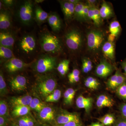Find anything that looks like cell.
Wrapping results in <instances>:
<instances>
[{
	"mask_svg": "<svg viewBox=\"0 0 126 126\" xmlns=\"http://www.w3.org/2000/svg\"><path fill=\"white\" fill-rule=\"evenodd\" d=\"M114 126H126V118L121 117L116 120Z\"/></svg>",
	"mask_w": 126,
	"mask_h": 126,
	"instance_id": "42",
	"label": "cell"
},
{
	"mask_svg": "<svg viewBox=\"0 0 126 126\" xmlns=\"http://www.w3.org/2000/svg\"><path fill=\"white\" fill-rule=\"evenodd\" d=\"M86 4L81 1L75 5L74 18L77 20L82 21V15Z\"/></svg>",
	"mask_w": 126,
	"mask_h": 126,
	"instance_id": "31",
	"label": "cell"
},
{
	"mask_svg": "<svg viewBox=\"0 0 126 126\" xmlns=\"http://www.w3.org/2000/svg\"><path fill=\"white\" fill-rule=\"evenodd\" d=\"M116 94L119 98L126 102V81L115 90Z\"/></svg>",
	"mask_w": 126,
	"mask_h": 126,
	"instance_id": "37",
	"label": "cell"
},
{
	"mask_svg": "<svg viewBox=\"0 0 126 126\" xmlns=\"http://www.w3.org/2000/svg\"><path fill=\"white\" fill-rule=\"evenodd\" d=\"M105 35L102 31L97 30L90 31L87 35L88 48L92 52L97 53L101 49L105 42Z\"/></svg>",
	"mask_w": 126,
	"mask_h": 126,
	"instance_id": "2",
	"label": "cell"
},
{
	"mask_svg": "<svg viewBox=\"0 0 126 126\" xmlns=\"http://www.w3.org/2000/svg\"><path fill=\"white\" fill-rule=\"evenodd\" d=\"M44 0H36L35 1L37 3H39L44 2Z\"/></svg>",
	"mask_w": 126,
	"mask_h": 126,
	"instance_id": "52",
	"label": "cell"
},
{
	"mask_svg": "<svg viewBox=\"0 0 126 126\" xmlns=\"http://www.w3.org/2000/svg\"><path fill=\"white\" fill-rule=\"evenodd\" d=\"M12 126H19L18 124H16L15 123H13L12 124Z\"/></svg>",
	"mask_w": 126,
	"mask_h": 126,
	"instance_id": "53",
	"label": "cell"
},
{
	"mask_svg": "<svg viewBox=\"0 0 126 126\" xmlns=\"http://www.w3.org/2000/svg\"><path fill=\"white\" fill-rule=\"evenodd\" d=\"M34 16L36 21L39 23H42L47 20L49 15L42 8L37 6L34 10Z\"/></svg>",
	"mask_w": 126,
	"mask_h": 126,
	"instance_id": "25",
	"label": "cell"
},
{
	"mask_svg": "<svg viewBox=\"0 0 126 126\" xmlns=\"http://www.w3.org/2000/svg\"><path fill=\"white\" fill-rule=\"evenodd\" d=\"M0 57L1 58L9 60L14 58L13 52L11 48L0 46Z\"/></svg>",
	"mask_w": 126,
	"mask_h": 126,
	"instance_id": "32",
	"label": "cell"
},
{
	"mask_svg": "<svg viewBox=\"0 0 126 126\" xmlns=\"http://www.w3.org/2000/svg\"><path fill=\"white\" fill-rule=\"evenodd\" d=\"M56 86V81L54 79L45 77L39 81L36 89L39 94L45 99L55 90Z\"/></svg>",
	"mask_w": 126,
	"mask_h": 126,
	"instance_id": "5",
	"label": "cell"
},
{
	"mask_svg": "<svg viewBox=\"0 0 126 126\" xmlns=\"http://www.w3.org/2000/svg\"><path fill=\"white\" fill-rule=\"evenodd\" d=\"M64 40L68 48L74 51L80 49L83 42L82 34L76 29L68 31L65 34Z\"/></svg>",
	"mask_w": 126,
	"mask_h": 126,
	"instance_id": "3",
	"label": "cell"
},
{
	"mask_svg": "<svg viewBox=\"0 0 126 126\" xmlns=\"http://www.w3.org/2000/svg\"><path fill=\"white\" fill-rule=\"evenodd\" d=\"M9 107L7 103L4 100H1L0 101V116L9 117Z\"/></svg>",
	"mask_w": 126,
	"mask_h": 126,
	"instance_id": "38",
	"label": "cell"
},
{
	"mask_svg": "<svg viewBox=\"0 0 126 126\" xmlns=\"http://www.w3.org/2000/svg\"><path fill=\"white\" fill-rule=\"evenodd\" d=\"M29 106L31 109L35 110L38 113L40 112L45 106V104L43 102L36 98H32Z\"/></svg>",
	"mask_w": 126,
	"mask_h": 126,
	"instance_id": "30",
	"label": "cell"
},
{
	"mask_svg": "<svg viewBox=\"0 0 126 126\" xmlns=\"http://www.w3.org/2000/svg\"><path fill=\"white\" fill-rule=\"evenodd\" d=\"M27 65V64L19 59L13 58L6 63L5 67L10 73H14L21 70Z\"/></svg>",
	"mask_w": 126,
	"mask_h": 126,
	"instance_id": "12",
	"label": "cell"
},
{
	"mask_svg": "<svg viewBox=\"0 0 126 126\" xmlns=\"http://www.w3.org/2000/svg\"><path fill=\"white\" fill-rule=\"evenodd\" d=\"M116 36L115 35H113L112 34H110L109 35L108 38V41L109 42H112L113 43V41L115 40V38H116Z\"/></svg>",
	"mask_w": 126,
	"mask_h": 126,
	"instance_id": "48",
	"label": "cell"
},
{
	"mask_svg": "<svg viewBox=\"0 0 126 126\" xmlns=\"http://www.w3.org/2000/svg\"><path fill=\"white\" fill-rule=\"evenodd\" d=\"M98 120L105 126H111L114 124L116 121L115 116L111 113L106 114L103 116L98 118Z\"/></svg>",
	"mask_w": 126,
	"mask_h": 126,
	"instance_id": "28",
	"label": "cell"
},
{
	"mask_svg": "<svg viewBox=\"0 0 126 126\" xmlns=\"http://www.w3.org/2000/svg\"><path fill=\"white\" fill-rule=\"evenodd\" d=\"M76 92L77 90L72 88H69L65 90L63 94L64 102L65 104L68 106L72 105Z\"/></svg>",
	"mask_w": 126,
	"mask_h": 126,
	"instance_id": "26",
	"label": "cell"
},
{
	"mask_svg": "<svg viewBox=\"0 0 126 126\" xmlns=\"http://www.w3.org/2000/svg\"><path fill=\"white\" fill-rule=\"evenodd\" d=\"M32 98V97L29 95L13 97L11 99L10 103L14 107L16 106H29Z\"/></svg>",
	"mask_w": 126,
	"mask_h": 126,
	"instance_id": "20",
	"label": "cell"
},
{
	"mask_svg": "<svg viewBox=\"0 0 126 126\" xmlns=\"http://www.w3.org/2000/svg\"><path fill=\"white\" fill-rule=\"evenodd\" d=\"M122 68L124 70V74L126 76V58L121 63Z\"/></svg>",
	"mask_w": 126,
	"mask_h": 126,
	"instance_id": "47",
	"label": "cell"
},
{
	"mask_svg": "<svg viewBox=\"0 0 126 126\" xmlns=\"http://www.w3.org/2000/svg\"><path fill=\"white\" fill-rule=\"evenodd\" d=\"M47 21L53 31L57 32L61 29L62 23L58 14L55 13L50 14Z\"/></svg>",
	"mask_w": 126,
	"mask_h": 126,
	"instance_id": "17",
	"label": "cell"
},
{
	"mask_svg": "<svg viewBox=\"0 0 126 126\" xmlns=\"http://www.w3.org/2000/svg\"><path fill=\"white\" fill-rule=\"evenodd\" d=\"M126 81V76L120 69H117L115 74L108 79L106 83L107 87L112 90H116Z\"/></svg>",
	"mask_w": 126,
	"mask_h": 126,
	"instance_id": "10",
	"label": "cell"
},
{
	"mask_svg": "<svg viewBox=\"0 0 126 126\" xmlns=\"http://www.w3.org/2000/svg\"><path fill=\"white\" fill-rule=\"evenodd\" d=\"M2 2L8 6H11L14 4V1L12 0H5L2 1Z\"/></svg>",
	"mask_w": 126,
	"mask_h": 126,
	"instance_id": "46",
	"label": "cell"
},
{
	"mask_svg": "<svg viewBox=\"0 0 126 126\" xmlns=\"http://www.w3.org/2000/svg\"><path fill=\"white\" fill-rule=\"evenodd\" d=\"M96 106L99 109L104 108H111L114 104L113 99L106 94H101L97 98Z\"/></svg>",
	"mask_w": 126,
	"mask_h": 126,
	"instance_id": "16",
	"label": "cell"
},
{
	"mask_svg": "<svg viewBox=\"0 0 126 126\" xmlns=\"http://www.w3.org/2000/svg\"><path fill=\"white\" fill-rule=\"evenodd\" d=\"M9 123L8 118L0 116V126H7Z\"/></svg>",
	"mask_w": 126,
	"mask_h": 126,
	"instance_id": "44",
	"label": "cell"
},
{
	"mask_svg": "<svg viewBox=\"0 0 126 126\" xmlns=\"http://www.w3.org/2000/svg\"><path fill=\"white\" fill-rule=\"evenodd\" d=\"M52 126H83L81 122H72L66 124H62V125H55Z\"/></svg>",
	"mask_w": 126,
	"mask_h": 126,
	"instance_id": "43",
	"label": "cell"
},
{
	"mask_svg": "<svg viewBox=\"0 0 126 126\" xmlns=\"http://www.w3.org/2000/svg\"><path fill=\"white\" fill-rule=\"evenodd\" d=\"M61 96V92L59 89H55L53 93L46 97L45 101L47 102H54L58 101Z\"/></svg>",
	"mask_w": 126,
	"mask_h": 126,
	"instance_id": "34",
	"label": "cell"
},
{
	"mask_svg": "<svg viewBox=\"0 0 126 126\" xmlns=\"http://www.w3.org/2000/svg\"><path fill=\"white\" fill-rule=\"evenodd\" d=\"M31 108L29 106H16L14 107L12 114L15 117H20L27 115Z\"/></svg>",
	"mask_w": 126,
	"mask_h": 126,
	"instance_id": "24",
	"label": "cell"
},
{
	"mask_svg": "<svg viewBox=\"0 0 126 126\" xmlns=\"http://www.w3.org/2000/svg\"><path fill=\"white\" fill-rule=\"evenodd\" d=\"M19 47L21 52L29 54L34 51L36 47V40L33 36L27 35L22 37L19 43Z\"/></svg>",
	"mask_w": 126,
	"mask_h": 126,
	"instance_id": "8",
	"label": "cell"
},
{
	"mask_svg": "<svg viewBox=\"0 0 126 126\" xmlns=\"http://www.w3.org/2000/svg\"><path fill=\"white\" fill-rule=\"evenodd\" d=\"M56 58L54 56L50 55L42 56L36 62L35 69L40 73L50 72L56 66Z\"/></svg>",
	"mask_w": 126,
	"mask_h": 126,
	"instance_id": "6",
	"label": "cell"
},
{
	"mask_svg": "<svg viewBox=\"0 0 126 126\" xmlns=\"http://www.w3.org/2000/svg\"><path fill=\"white\" fill-rule=\"evenodd\" d=\"M61 10L65 19L69 20L74 17L75 5L68 0L60 1Z\"/></svg>",
	"mask_w": 126,
	"mask_h": 126,
	"instance_id": "15",
	"label": "cell"
},
{
	"mask_svg": "<svg viewBox=\"0 0 126 126\" xmlns=\"http://www.w3.org/2000/svg\"><path fill=\"white\" fill-rule=\"evenodd\" d=\"M80 73L77 69H75L68 76L69 82L70 83H74L78 82L80 79Z\"/></svg>",
	"mask_w": 126,
	"mask_h": 126,
	"instance_id": "36",
	"label": "cell"
},
{
	"mask_svg": "<svg viewBox=\"0 0 126 126\" xmlns=\"http://www.w3.org/2000/svg\"><path fill=\"white\" fill-rule=\"evenodd\" d=\"M84 84L86 87L94 90L98 89L100 83L96 79L93 77H89L84 80Z\"/></svg>",
	"mask_w": 126,
	"mask_h": 126,
	"instance_id": "27",
	"label": "cell"
},
{
	"mask_svg": "<svg viewBox=\"0 0 126 126\" xmlns=\"http://www.w3.org/2000/svg\"><path fill=\"white\" fill-rule=\"evenodd\" d=\"M34 126H52V125H49L45 123H36Z\"/></svg>",
	"mask_w": 126,
	"mask_h": 126,
	"instance_id": "50",
	"label": "cell"
},
{
	"mask_svg": "<svg viewBox=\"0 0 126 126\" xmlns=\"http://www.w3.org/2000/svg\"><path fill=\"white\" fill-rule=\"evenodd\" d=\"M100 16L102 19L111 18L113 15L112 8L108 2L104 1L99 9Z\"/></svg>",
	"mask_w": 126,
	"mask_h": 126,
	"instance_id": "22",
	"label": "cell"
},
{
	"mask_svg": "<svg viewBox=\"0 0 126 126\" xmlns=\"http://www.w3.org/2000/svg\"><path fill=\"white\" fill-rule=\"evenodd\" d=\"M93 68L92 63L90 59L84 58L82 60V71L84 73H87L92 70Z\"/></svg>",
	"mask_w": 126,
	"mask_h": 126,
	"instance_id": "35",
	"label": "cell"
},
{
	"mask_svg": "<svg viewBox=\"0 0 126 126\" xmlns=\"http://www.w3.org/2000/svg\"><path fill=\"white\" fill-rule=\"evenodd\" d=\"M88 16L89 20L93 21L94 24L97 27H99L102 24L103 19L100 16L99 9L96 6L90 7Z\"/></svg>",
	"mask_w": 126,
	"mask_h": 126,
	"instance_id": "18",
	"label": "cell"
},
{
	"mask_svg": "<svg viewBox=\"0 0 126 126\" xmlns=\"http://www.w3.org/2000/svg\"><path fill=\"white\" fill-rule=\"evenodd\" d=\"M40 43L43 51L49 53H58L63 49L59 39L49 32H46L42 34Z\"/></svg>",
	"mask_w": 126,
	"mask_h": 126,
	"instance_id": "1",
	"label": "cell"
},
{
	"mask_svg": "<svg viewBox=\"0 0 126 126\" xmlns=\"http://www.w3.org/2000/svg\"><path fill=\"white\" fill-rule=\"evenodd\" d=\"M114 67L105 59H102L97 65L95 73L98 77L105 78L112 73Z\"/></svg>",
	"mask_w": 126,
	"mask_h": 126,
	"instance_id": "11",
	"label": "cell"
},
{
	"mask_svg": "<svg viewBox=\"0 0 126 126\" xmlns=\"http://www.w3.org/2000/svg\"><path fill=\"white\" fill-rule=\"evenodd\" d=\"M109 30L110 34L117 37L121 31V27L119 22L114 21L110 23L109 26Z\"/></svg>",
	"mask_w": 126,
	"mask_h": 126,
	"instance_id": "33",
	"label": "cell"
},
{
	"mask_svg": "<svg viewBox=\"0 0 126 126\" xmlns=\"http://www.w3.org/2000/svg\"><path fill=\"white\" fill-rule=\"evenodd\" d=\"M33 5L32 1L27 0L23 2L20 7L18 16L21 22L25 25L30 24L34 16Z\"/></svg>",
	"mask_w": 126,
	"mask_h": 126,
	"instance_id": "4",
	"label": "cell"
},
{
	"mask_svg": "<svg viewBox=\"0 0 126 126\" xmlns=\"http://www.w3.org/2000/svg\"><path fill=\"white\" fill-rule=\"evenodd\" d=\"M27 118L28 115L19 117L15 123L20 126H29L27 123Z\"/></svg>",
	"mask_w": 126,
	"mask_h": 126,
	"instance_id": "40",
	"label": "cell"
},
{
	"mask_svg": "<svg viewBox=\"0 0 126 126\" xmlns=\"http://www.w3.org/2000/svg\"><path fill=\"white\" fill-rule=\"evenodd\" d=\"M72 122H81L78 113L69 112L67 110L61 109L57 112L54 125H62Z\"/></svg>",
	"mask_w": 126,
	"mask_h": 126,
	"instance_id": "7",
	"label": "cell"
},
{
	"mask_svg": "<svg viewBox=\"0 0 126 126\" xmlns=\"http://www.w3.org/2000/svg\"><path fill=\"white\" fill-rule=\"evenodd\" d=\"M70 61L68 60L64 59L59 63L57 67V69L60 74L64 76L69 70Z\"/></svg>",
	"mask_w": 126,
	"mask_h": 126,
	"instance_id": "29",
	"label": "cell"
},
{
	"mask_svg": "<svg viewBox=\"0 0 126 126\" xmlns=\"http://www.w3.org/2000/svg\"><path fill=\"white\" fill-rule=\"evenodd\" d=\"M102 50L103 54L111 61H114L115 58V48L114 43L108 41L103 44Z\"/></svg>",
	"mask_w": 126,
	"mask_h": 126,
	"instance_id": "19",
	"label": "cell"
},
{
	"mask_svg": "<svg viewBox=\"0 0 126 126\" xmlns=\"http://www.w3.org/2000/svg\"><path fill=\"white\" fill-rule=\"evenodd\" d=\"M97 2V1L96 0H88L87 1V4L90 7H96V4Z\"/></svg>",
	"mask_w": 126,
	"mask_h": 126,
	"instance_id": "45",
	"label": "cell"
},
{
	"mask_svg": "<svg viewBox=\"0 0 126 126\" xmlns=\"http://www.w3.org/2000/svg\"><path fill=\"white\" fill-rule=\"evenodd\" d=\"M94 99L93 98L86 97L82 95L79 96L76 99V104L79 108L83 109L86 112L89 113L92 108Z\"/></svg>",
	"mask_w": 126,
	"mask_h": 126,
	"instance_id": "13",
	"label": "cell"
},
{
	"mask_svg": "<svg viewBox=\"0 0 126 126\" xmlns=\"http://www.w3.org/2000/svg\"><path fill=\"white\" fill-rule=\"evenodd\" d=\"M7 91L6 84L1 72L0 74V93L1 95H4L7 94Z\"/></svg>",
	"mask_w": 126,
	"mask_h": 126,
	"instance_id": "39",
	"label": "cell"
},
{
	"mask_svg": "<svg viewBox=\"0 0 126 126\" xmlns=\"http://www.w3.org/2000/svg\"><path fill=\"white\" fill-rule=\"evenodd\" d=\"M11 25V19L9 14L6 11H1L0 13V29L6 30Z\"/></svg>",
	"mask_w": 126,
	"mask_h": 126,
	"instance_id": "23",
	"label": "cell"
},
{
	"mask_svg": "<svg viewBox=\"0 0 126 126\" xmlns=\"http://www.w3.org/2000/svg\"><path fill=\"white\" fill-rule=\"evenodd\" d=\"M88 126H105L99 122H94L91 123Z\"/></svg>",
	"mask_w": 126,
	"mask_h": 126,
	"instance_id": "49",
	"label": "cell"
},
{
	"mask_svg": "<svg viewBox=\"0 0 126 126\" xmlns=\"http://www.w3.org/2000/svg\"><path fill=\"white\" fill-rule=\"evenodd\" d=\"M10 84L12 90L23 91L27 88V79L24 76L18 75L11 80Z\"/></svg>",
	"mask_w": 126,
	"mask_h": 126,
	"instance_id": "14",
	"label": "cell"
},
{
	"mask_svg": "<svg viewBox=\"0 0 126 126\" xmlns=\"http://www.w3.org/2000/svg\"><path fill=\"white\" fill-rule=\"evenodd\" d=\"M15 39L13 35L8 32H0V46L11 48L14 47Z\"/></svg>",
	"mask_w": 126,
	"mask_h": 126,
	"instance_id": "21",
	"label": "cell"
},
{
	"mask_svg": "<svg viewBox=\"0 0 126 126\" xmlns=\"http://www.w3.org/2000/svg\"><path fill=\"white\" fill-rule=\"evenodd\" d=\"M68 1L71 3H73L75 5H76L79 2H80V1L78 0H69Z\"/></svg>",
	"mask_w": 126,
	"mask_h": 126,
	"instance_id": "51",
	"label": "cell"
},
{
	"mask_svg": "<svg viewBox=\"0 0 126 126\" xmlns=\"http://www.w3.org/2000/svg\"><path fill=\"white\" fill-rule=\"evenodd\" d=\"M39 114L41 123L52 126L54 125L57 112L54 108L52 107L45 106Z\"/></svg>",
	"mask_w": 126,
	"mask_h": 126,
	"instance_id": "9",
	"label": "cell"
},
{
	"mask_svg": "<svg viewBox=\"0 0 126 126\" xmlns=\"http://www.w3.org/2000/svg\"><path fill=\"white\" fill-rule=\"evenodd\" d=\"M119 109L121 115V117L126 118V102L120 105Z\"/></svg>",
	"mask_w": 126,
	"mask_h": 126,
	"instance_id": "41",
	"label": "cell"
}]
</instances>
